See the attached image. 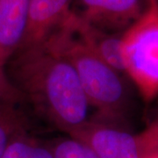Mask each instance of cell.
<instances>
[{
    "label": "cell",
    "instance_id": "cell-6",
    "mask_svg": "<svg viewBox=\"0 0 158 158\" xmlns=\"http://www.w3.org/2000/svg\"><path fill=\"white\" fill-rule=\"evenodd\" d=\"M73 1L30 0L28 25L19 49L42 44L68 17Z\"/></svg>",
    "mask_w": 158,
    "mask_h": 158
},
{
    "label": "cell",
    "instance_id": "cell-4",
    "mask_svg": "<svg viewBox=\"0 0 158 158\" xmlns=\"http://www.w3.org/2000/svg\"><path fill=\"white\" fill-rule=\"evenodd\" d=\"M80 19L108 34H122L144 12L148 0H77Z\"/></svg>",
    "mask_w": 158,
    "mask_h": 158
},
{
    "label": "cell",
    "instance_id": "cell-8",
    "mask_svg": "<svg viewBox=\"0 0 158 158\" xmlns=\"http://www.w3.org/2000/svg\"><path fill=\"white\" fill-rule=\"evenodd\" d=\"M76 25L80 36L97 56L118 73L125 74L120 52L121 34H108L84 21L74 12Z\"/></svg>",
    "mask_w": 158,
    "mask_h": 158
},
{
    "label": "cell",
    "instance_id": "cell-7",
    "mask_svg": "<svg viewBox=\"0 0 158 158\" xmlns=\"http://www.w3.org/2000/svg\"><path fill=\"white\" fill-rule=\"evenodd\" d=\"M30 0H0V68L20 48L27 33Z\"/></svg>",
    "mask_w": 158,
    "mask_h": 158
},
{
    "label": "cell",
    "instance_id": "cell-9",
    "mask_svg": "<svg viewBox=\"0 0 158 158\" xmlns=\"http://www.w3.org/2000/svg\"><path fill=\"white\" fill-rule=\"evenodd\" d=\"M22 100L0 102V158L19 136L28 134L31 122L22 106Z\"/></svg>",
    "mask_w": 158,
    "mask_h": 158
},
{
    "label": "cell",
    "instance_id": "cell-2",
    "mask_svg": "<svg viewBox=\"0 0 158 158\" xmlns=\"http://www.w3.org/2000/svg\"><path fill=\"white\" fill-rule=\"evenodd\" d=\"M43 43L72 65L90 106L98 113V118L109 122L123 117L128 103L123 75L86 45L77 31L73 11Z\"/></svg>",
    "mask_w": 158,
    "mask_h": 158
},
{
    "label": "cell",
    "instance_id": "cell-10",
    "mask_svg": "<svg viewBox=\"0 0 158 158\" xmlns=\"http://www.w3.org/2000/svg\"><path fill=\"white\" fill-rule=\"evenodd\" d=\"M3 158H54V156L48 143L40 142L28 133L12 141Z\"/></svg>",
    "mask_w": 158,
    "mask_h": 158
},
{
    "label": "cell",
    "instance_id": "cell-5",
    "mask_svg": "<svg viewBox=\"0 0 158 158\" xmlns=\"http://www.w3.org/2000/svg\"><path fill=\"white\" fill-rule=\"evenodd\" d=\"M69 136L83 141L98 158H144L138 135L98 118Z\"/></svg>",
    "mask_w": 158,
    "mask_h": 158
},
{
    "label": "cell",
    "instance_id": "cell-1",
    "mask_svg": "<svg viewBox=\"0 0 158 158\" xmlns=\"http://www.w3.org/2000/svg\"><path fill=\"white\" fill-rule=\"evenodd\" d=\"M5 70L23 101L48 124L71 135L88 122L90 105L75 69L44 43L18 50Z\"/></svg>",
    "mask_w": 158,
    "mask_h": 158
},
{
    "label": "cell",
    "instance_id": "cell-3",
    "mask_svg": "<svg viewBox=\"0 0 158 158\" xmlns=\"http://www.w3.org/2000/svg\"><path fill=\"white\" fill-rule=\"evenodd\" d=\"M124 71L145 101L158 96V0H148L144 12L120 37Z\"/></svg>",
    "mask_w": 158,
    "mask_h": 158
},
{
    "label": "cell",
    "instance_id": "cell-11",
    "mask_svg": "<svg viewBox=\"0 0 158 158\" xmlns=\"http://www.w3.org/2000/svg\"><path fill=\"white\" fill-rule=\"evenodd\" d=\"M48 144L54 158H98L89 146L69 135L57 138Z\"/></svg>",
    "mask_w": 158,
    "mask_h": 158
},
{
    "label": "cell",
    "instance_id": "cell-13",
    "mask_svg": "<svg viewBox=\"0 0 158 158\" xmlns=\"http://www.w3.org/2000/svg\"><path fill=\"white\" fill-rule=\"evenodd\" d=\"M6 100H22L19 93L14 89L7 77L5 69L0 68V102Z\"/></svg>",
    "mask_w": 158,
    "mask_h": 158
},
{
    "label": "cell",
    "instance_id": "cell-12",
    "mask_svg": "<svg viewBox=\"0 0 158 158\" xmlns=\"http://www.w3.org/2000/svg\"><path fill=\"white\" fill-rule=\"evenodd\" d=\"M143 156H158V119L138 135Z\"/></svg>",
    "mask_w": 158,
    "mask_h": 158
}]
</instances>
